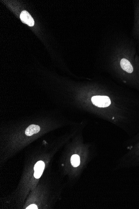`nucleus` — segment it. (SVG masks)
Masks as SVG:
<instances>
[{"label":"nucleus","mask_w":139,"mask_h":209,"mask_svg":"<svg viewBox=\"0 0 139 209\" xmlns=\"http://www.w3.org/2000/svg\"><path fill=\"white\" fill-rule=\"evenodd\" d=\"M45 163L42 161H39L35 165L34 167V176L36 179L41 177L44 170Z\"/></svg>","instance_id":"3"},{"label":"nucleus","mask_w":139,"mask_h":209,"mask_svg":"<svg viewBox=\"0 0 139 209\" xmlns=\"http://www.w3.org/2000/svg\"><path fill=\"white\" fill-rule=\"evenodd\" d=\"M26 209H38V207H37V206H36L35 204H31V205H30V206H28V207L27 208H26Z\"/></svg>","instance_id":"6"},{"label":"nucleus","mask_w":139,"mask_h":209,"mask_svg":"<svg viewBox=\"0 0 139 209\" xmlns=\"http://www.w3.org/2000/svg\"><path fill=\"white\" fill-rule=\"evenodd\" d=\"M40 130V127L37 125H32L29 126L26 129L25 134L28 136H31L34 134H37L39 133Z\"/></svg>","instance_id":"4"},{"label":"nucleus","mask_w":139,"mask_h":209,"mask_svg":"<svg viewBox=\"0 0 139 209\" xmlns=\"http://www.w3.org/2000/svg\"><path fill=\"white\" fill-rule=\"evenodd\" d=\"M120 66L123 71L129 75H132L134 72V68L132 63L125 58L121 59L120 61Z\"/></svg>","instance_id":"1"},{"label":"nucleus","mask_w":139,"mask_h":209,"mask_svg":"<svg viewBox=\"0 0 139 209\" xmlns=\"http://www.w3.org/2000/svg\"><path fill=\"white\" fill-rule=\"evenodd\" d=\"M20 18L23 23L30 26H33L34 25V19L31 15L26 11H24L20 13Z\"/></svg>","instance_id":"2"},{"label":"nucleus","mask_w":139,"mask_h":209,"mask_svg":"<svg viewBox=\"0 0 139 209\" xmlns=\"http://www.w3.org/2000/svg\"><path fill=\"white\" fill-rule=\"evenodd\" d=\"M70 162L73 167H78L80 164V158L79 155L77 154L72 155L70 159Z\"/></svg>","instance_id":"5"}]
</instances>
